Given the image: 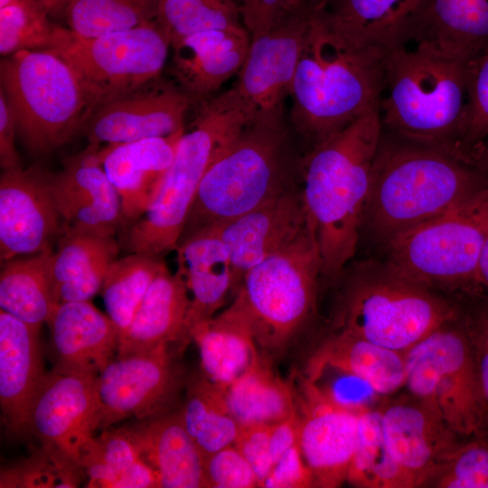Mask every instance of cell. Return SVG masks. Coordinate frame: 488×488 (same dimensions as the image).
I'll list each match as a JSON object with an SVG mask.
<instances>
[{
	"mask_svg": "<svg viewBox=\"0 0 488 488\" xmlns=\"http://www.w3.org/2000/svg\"><path fill=\"white\" fill-rule=\"evenodd\" d=\"M413 39L470 61L488 51V0H428Z\"/></svg>",
	"mask_w": 488,
	"mask_h": 488,
	"instance_id": "31",
	"label": "cell"
},
{
	"mask_svg": "<svg viewBox=\"0 0 488 488\" xmlns=\"http://www.w3.org/2000/svg\"><path fill=\"white\" fill-rule=\"evenodd\" d=\"M346 482L361 488L412 487L387 446L380 408H369L360 414L358 443Z\"/></svg>",
	"mask_w": 488,
	"mask_h": 488,
	"instance_id": "38",
	"label": "cell"
},
{
	"mask_svg": "<svg viewBox=\"0 0 488 488\" xmlns=\"http://www.w3.org/2000/svg\"><path fill=\"white\" fill-rule=\"evenodd\" d=\"M119 244L115 238H103L78 231H62L51 259L53 296L60 286L117 258ZM58 303V302H57Z\"/></svg>",
	"mask_w": 488,
	"mask_h": 488,
	"instance_id": "42",
	"label": "cell"
},
{
	"mask_svg": "<svg viewBox=\"0 0 488 488\" xmlns=\"http://www.w3.org/2000/svg\"><path fill=\"white\" fill-rule=\"evenodd\" d=\"M100 147L89 144L64 160L61 173H52V192L62 231L115 238L121 228V200L103 168Z\"/></svg>",
	"mask_w": 488,
	"mask_h": 488,
	"instance_id": "18",
	"label": "cell"
},
{
	"mask_svg": "<svg viewBox=\"0 0 488 488\" xmlns=\"http://www.w3.org/2000/svg\"><path fill=\"white\" fill-rule=\"evenodd\" d=\"M98 376L46 373L31 412V431L49 455L80 467V452L97 431Z\"/></svg>",
	"mask_w": 488,
	"mask_h": 488,
	"instance_id": "15",
	"label": "cell"
},
{
	"mask_svg": "<svg viewBox=\"0 0 488 488\" xmlns=\"http://www.w3.org/2000/svg\"><path fill=\"white\" fill-rule=\"evenodd\" d=\"M70 0H52V10L56 7H59L62 5H67V3L69 2Z\"/></svg>",
	"mask_w": 488,
	"mask_h": 488,
	"instance_id": "57",
	"label": "cell"
},
{
	"mask_svg": "<svg viewBox=\"0 0 488 488\" xmlns=\"http://www.w3.org/2000/svg\"><path fill=\"white\" fill-rule=\"evenodd\" d=\"M161 488L205 487L203 457L188 434L180 409L135 419L122 427Z\"/></svg>",
	"mask_w": 488,
	"mask_h": 488,
	"instance_id": "26",
	"label": "cell"
},
{
	"mask_svg": "<svg viewBox=\"0 0 488 488\" xmlns=\"http://www.w3.org/2000/svg\"><path fill=\"white\" fill-rule=\"evenodd\" d=\"M80 464L89 480L87 487H159L156 474L123 427H110L93 436L81 449Z\"/></svg>",
	"mask_w": 488,
	"mask_h": 488,
	"instance_id": "32",
	"label": "cell"
},
{
	"mask_svg": "<svg viewBox=\"0 0 488 488\" xmlns=\"http://www.w3.org/2000/svg\"><path fill=\"white\" fill-rule=\"evenodd\" d=\"M487 236L488 186L386 245L384 265L429 289L475 285Z\"/></svg>",
	"mask_w": 488,
	"mask_h": 488,
	"instance_id": "11",
	"label": "cell"
},
{
	"mask_svg": "<svg viewBox=\"0 0 488 488\" xmlns=\"http://www.w3.org/2000/svg\"><path fill=\"white\" fill-rule=\"evenodd\" d=\"M440 326L404 352L411 396L461 437L488 434V407L465 317Z\"/></svg>",
	"mask_w": 488,
	"mask_h": 488,
	"instance_id": "10",
	"label": "cell"
},
{
	"mask_svg": "<svg viewBox=\"0 0 488 488\" xmlns=\"http://www.w3.org/2000/svg\"><path fill=\"white\" fill-rule=\"evenodd\" d=\"M384 75L385 52L353 42L318 6L290 89L294 127L313 145L380 108Z\"/></svg>",
	"mask_w": 488,
	"mask_h": 488,
	"instance_id": "2",
	"label": "cell"
},
{
	"mask_svg": "<svg viewBox=\"0 0 488 488\" xmlns=\"http://www.w3.org/2000/svg\"><path fill=\"white\" fill-rule=\"evenodd\" d=\"M465 322L475 352L483 395L488 407V305L474 309L465 316Z\"/></svg>",
	"mask_w": 488,
	"mask_h": 488,
	"instance_id": "51",
	"label": "cell"
},
{
	"mask_svg": "<svg viewBox=\"0 0 488 488\" xmlns=\"http://www.w3.org/2000/svg\"><path fill=\"white\" fill-rule=\"evenodd\" d=\"M237 0H159L156 22L170 47L192 34L244 26Z\"/></svg>",
	"mask_w": 488,
	"mask_h": 488,
	"instance_id": "40",
	"label": "cell"
},
{
	"mask_svg": "<svg viewBox=\"0 0 488 488\" xmlns=\"http://www.w3.org/2000/svg\"><path fill=\"white\" fill-rule=\"evenodd\" d=\"M475 285L482 286L488 294V236L480 252L475 275Z\"/></svg>",
	"mask_w": 488,
	"mask_h": 488,
	"instance_id": "54",
	"label": "cell"
},
{
	"mask_svg": "<svg viewBox=\"0 0 488 488\" xmlns=\"http://www.w3.org/2000/svg\"><path fill=\"white\" fill-rule=\"evenodd\" d=\"M0 76L16 131L36 154L70 142L98 108L77 71L51 50H22L5 56Z\"/></svg>",
	"mask_w": 488,
	"mask_h": 488,
	"instance_id": "7",
	"label": "cell"
},
{
	"mask_svg": "<svg viewBox=\"0 0 488 488\" xmlns=\"http://www.w3.org/2000/svg\"><path fill=\"white\" fill-rule=\"evenodd\" d=\"M297 413V412H296ZM297 442V414L271 425L269 454L273 465Z\"/></svg>",
	"mask_w": 488,
	"mask_h": 488,
	"instance_id": "53",
	"label": "cell"
},
{
	"mask_svg": "<svg viewBox=\"0 0 488 488\" xmlns=\"http://www.w3.org/2000/svg\"><path fill=\"white\" fill-rule=\"evenodd\" d=\"M205 487H258L257 474L244 455L234 446H226L203 460Z\"/></svg>",
	"mask_w": 488,
	"mask_h": 488,
	"instance_id": "47",
	"label": "cell"
},
{
	"mask_svg": "<svg viewBox=\"0 0 488 488\" xmlns=\"http://www.w3.org/2000/svg\"><path fill=\"white\" fill-rule=\"evenodd\" d=\"M314 485L313 474L302 455L298 442L273 465L261 487L305 488Z\"/></svg>",
	"mask_w": 488,
	"mask_h": 488,
	"instance_id": "50",
	"label": "cell"
},
{
	"mask_svg": "<svg viewBox=\"0 0 488 488\" xmlns=\"http://www.w3.org/2000/svg\"><path fill=\"white\" fill-rule=\"evenodd\" d=\"M329 0H314V2L321 6H324Z\"/></svg>",
	"mask_w": 488,
	"mask_h": 488,
	"instance_id": "59",
	"label": "cell"
},
{
	"mask_svg": "<svg viewBox=\"0 0 488 488\" xmlns=\"http://www.w3.org/2000/svg\"><path fill=\"white\" fill-rule=\"evenodd\" d=\"M83 474L81 467L41 447L19 464L2 469L0 487H77Z\"/></svg>",
	"mask_w": 488,
	"mask_h": 488,
	"instance_id": "43",
	"label": "cell"
},
{
	"mask_svg": "<svg viewBox=\"0 0 488 488\" xmlns=\"http://www.w3.org/2000/svg\"><path fill=\"white\" fill-rule=\"evenodd\" d=\"M52 247L28 258L5 261L0 274V307L40 331L58 303L50 266Z\"/></svg>",
	"mask_w": 488,
	"mask_h": 488,
	"instance_id": "33",
	"label": "cell"
},
{
	"mask_svg": "<svg viewBox=\"0 0 488 488\" xmlns=\"http://www.w3.org/2000/svg\"><path fill=\"white\" fill-rule=\"evenodd\" d=\"M180 346L166 345L117 357L97 379V430L127 418L142 419L174 409L184 382L177 361Z\"/></svg>",
	"mask_w": 488,
	"mask_h": 488,
	"instance_id": "13",
	"label": "cell"
},
{
	"mask_svg": "<svg viewBox=\"0 0 488 488\" xmlns=\"http://www.w3.org/2000/svg\"><path fill=\"white\" fill-rule=\"evenodd\" d=\"M271 425L253 424L240 426L234 446L253 467L261 487L271 471L273 463L269 454Z\"/></svg>",
	"mask_w": 488,
	"mask_h": 488,
	"instance_id": "49",
	"label": "cell"
},
{
	"mask_svg": "<svg viewBox=\"0 0 488 488\" xmlns=\"http://www.w3.org/2000/svg\"><path fill=\"white\" fill-rule=\"evenodd\" d=\"M183 132L100 147L103 168L121 200L122 230L153 204Z\"/></svg>",
	"mask_w": 488,
	"mask_h": 488,
	"instance_id": "23",
	"label": "cell"
},
{
	"mask_svg": "<svg viewBox=\"0 0 488 488\" xmlns=\"http://www.w3.org/2000/svg\"><path fill=\"white\" fill-rule=\"evenodd\" d=\"M166 265L161 257L129 253L110 265L101 287L109 318L118 331V339L130 325L149 286Z\"/></svg>",
	"mask_w": 488,
	"mask_h": 488,
	"instance_id": "37",
	"label": "cell"
},
{
	"mask_svg": "<svg viewBox=\"0 0 488 488\" xmlns=\"http://www.w3.org/2000/svg\"><path fill=\"white\" fill-rule=\"evenodd\" d=\"M350 279L340 312L342 331L405 352L445 324L457 307L431 289L391 272L363 266Z\"/></svg>",
	"mask_w": 488,
	"mask_h": 488,
	"instance_id": "8",
	"label": "cell"
},
{
	"mask_svg": "<svg viewBox=\"0 0 488 488\" xmlns=\"http://www.w3.org/2000/svg\"><path fill=\"white\" fill-rule=\"evenodd\" d=\"M169 48L165 34L155 20L89 38L64 28L51 51L77 71L99 107L156 81Z\"/></svg>",
	"mask_w": 488,
	"mask_h": 488,
	"instance_id": "12",
	"label": "cell"
},
{
	"mask_svg": "<svg viewBox=\"0 0 488 488\" xmlns=\"http://www.w3.org/2000/svg\"><path fill=\"white\" fill-rule=\"evenodd\" d=\"M175 250L178 271L192 292L182 340L184 348L193 330L212 319L224 303L232 287V263L216 225L183 234Z\"/></svg>",
	"mask_w": 488,
	"mask_h": 488,
	"instance_id": "25",
	"label": "cell"
},
{
	"mask_svg": "<svg viewBox=\"0 0 488 488\" xmlns=\"http://www.w3.org/2000/svg\"><path fill=\"white\" fill-rule=\"evenodd\" d=\"M486 186L473 164L382 127L361 230L385 247Z\"/></svg>",
	"mask_w": 488,
	"mask_h": 488,
	"instance_id": "1",
	"label": "cell"
},
{
	"mask_svg": "<svg viewBox=\"0 0 488 488\" xmlns=\"http://www.w3.org/2000/svg\"><path fill=\"white\" fill-rule=\"evenodd\" d=\"M466 86L468 100L465 153L467 162L471 164L473 154L488 137V51L469 61Z\"/></svg>",
	"mask_w": 488,
	"mask_h": 488,
	"instance_id": "46",
	"label": "cell"
},
{
	"mask_svg": "<svg viewBox=\"0 0 488 488\" xmlns=\"http://www.w3.org/2000/svg\"><path fill=\"white\" fill-rule=\"evenodd\" d=\"M468 62L417 39L386 51L380 100L382 127L468 163Z\"/></svg>",
	"mask_w": 488,
	"mask_h": 488,
	"instance_id": "4",
	"label": "cell"
},
{
	"mask_svg": "<svg viewBox=\"0 0 488 488\" xmlns=\"http://www.w3.org/2000/svg\"><path fill=\"white\" fill-rule=\"evenodd\" d=\"M46 324L52 334L54 371L99 376L116 358L118 331L109 316L89 301L58 304Z\"/></svg>",
	"mask_w": 488,
	"mask_h": 488,
	"instance_id": "24",
	"label": "cell"
},
{
	"mask_svg": "<svg viewBox=\"0 0 488 488\" xmlns=\"http://www.w3.org/2000/svg\"><path fill=\"white\" fill-rule=\"evenodd\" d=\"M49 7L35 0H20L0 8V53L10 55L22 50H52L65 27L48 17Z\"/></svg>",
	"mask_w": 488,
	"mask_h": 488,
	"instance_id": "41",
	"label": "cell"
},
{
	"mask_svg": "<svg viewBox=\"0 0 488 488\" xmlns=\"http://www.w3.org/2000/svg\"><path fill=\"white\" fill-rule=\"evenodd\" d=\"M35 1H40V2L44 3L49 7L50 11L52 10V0H35Z\"/></svg>",
	"mask_w": 488,
	"mask_h": 488,
	"instance_id": "58",
	"label": "cell"
},
{
	"mask_svg": "<svg viewBox=\"0 0 488 488\" xmlns=\"http://www.w3.org/2000/svg\"><path fill=\"white\" fill-rule=\"evenodd\" d=\"M39 333L0 311V407L5 431L16 438L32 434L31 412L44 373Z\"/></svg>",
	"mask_w": 488,
	"mask_h": 488,
	"instance_id": "22",
	"label": "cell"
},
{
	"mask_svg": "<svg viewBox=\"0 0 488 488\" xmlns=\"http://www.w3.org/2000/svg\"><path fill=\"white\" fill-rule=\"evenodd\" d=\"M251 35L245 26L192 34L174 44L171 71L192 99L204 98L238 73Z\"/></svg>",
	"mask_w": 488,
	"mask_h": 488,
	"instance_id": "27",
	"label": "cell"
},
{
	"mask_svg": "<svg viewBox=\"0 0 488 488\" xmlns=\"http://www.w3.org/2000/svg\"><path fill=\"white\" fill-rule=\"evenodd\" d=\"M286 135L284 117L248 123L204 174L183 234L223 224L290 187Z\"/></svg>",
	"mask_w": 488,
	"mask_h": 488,
	"instance_id": "6",
	"label": "cell"
},
{
	"mask_svg": "<svg viewBox=\"0 0 488 488\" xmlns=\"http://www.w3.org/2000/svg\"><path fill=\"white\" fill-rule=\"evenodd\" d=\"M241 20L250 35L267 32L311 5L314 0H237Z\"/></svg>",
	"mask_w": 488,
	"mask_h": 488,
	"instance_id": "48",
	"label": "cell"
},
{
	"mask_svg": "<svg viewBox=\"0 0 488 488\" xmlns=\"http://www.w3.org/2000/svg\"><path fill=\"white\" fill-rule=\"evenodd\" d=\"M428 0H329L330 23L353 42L384 52L416 33Z\"/></svg>",
	"mask_w": 488,
	"mask_h": 488,
	"instance_id": "28",
	"label": "cell"
},
{
	"mask_svg": "<svg viewBox=\"0 0 488 488\" xmlns=\"http://www.w3.org/2000/svg\"><path fill=\"white\" fill-rule=\"evenodd\" d=\"M380 417L387 446L412 487L427 486L462 443L436 411L413 396L380 408Z\"/></svg>",
	"mask_w": 488,
	"mask_h": 488,
	"instance_id": "19",
	"label": "cell"
},
{
	"mask_svg": "<svg viewBox=\"0 0 488 488\" xmlns=\"http://www.w3.org/2000/svg\"><path fill=\"white\" fill-rule=\"evenodd\" d=\"M156 81L99 106L82 129L89 144L101 146L183 132L192 99L178 86Z\"/></svg>",
	"mask_w": 488,
	"mask_h": 488,
	"instance_id": "17",
	"label": "cell"
},
{
	"mask_svg": "<svg viewBox=\"0 0 488 488\" xmlns=\"http://www.w3.org/2000/svg\"><path fill=\"white\" fill-rule=\"evenodd\" d=\"M192 340L199 348L203 375L223 389L260 362L250 329L230 306L197 326Z\"/></svg>",
	"mask_w": 488,
	"mask_h": 488,
	"instance_id": "30",
	"label": "cell"
},
{
	"mask_svg": "<svg viewBox=\"0 0 488 488\" xmlns=\"http://www.w3.org/2000/svg\"><path fill=\"white\" fill-rule=\"evenodd\" d=\"M253 119L252 110L234 87L202 104L191 130L179 139L153 204L123 230L128 253L162 257L176 249L204 174Z\"/></svg>",
	"mask_w": 488,
	"mask_h": 488,
	"instance_id": "5",
	"label": "cell"
},
{
	"mask_svg": "<svg viewBox=\"0 0 488 488\" xmlns=\"http://www.w3.org/2000/svg\"><path fill=\"white\" fill-rule=\"evenodd\" d=\"M307 223L302 192L290 186L259 207L216 225L231 258V289L237 293L251 267L290 245Z\"/></svg>",
	"mask_w": 488,
	"mask_h": 488,
	"instance_id": "21",
	"label": "cell"
},
{
	"mask_svg": "<svg viewBox=\"0 0 488 488\" xmlns=\"http://www.w3.org/2000/svg\"><path fill=\"white\" fill-rule=\"evenodd\" d=\"M320 273L319 245L308 217L296 240L247 272L230 307L247 323L257 343L277 348L308 316Z\"/></svg>",
	"mask_w": 488,
	"mask_h": 488,
	"instance_id": "9",
	"label": "cell"
},
{
	"mask_svg": "<svg viewBox=\"0 0 488 488\" xmlns=\"http://www.w3.org/2000/svg\"><path fill=\"white\" fill-rule=\"evenodd\" d=\"M317 5L251 36L246 59L233 86L254 113V119L284 117L311 18Z\"/></svg>",
	"mask_w": 488,
	"mask_h": 488,
	"instance_id": "14",
	"label": "cell"
},
{
	"mask_svg": "<svg viewBox=\"0 0 488 488\" xmlns=\"http://www.w3.org/2000/svg\"><path fill=\"white\" fill-rule=\"evenodd\" d=\"M179 409L203 460L234 445L240 425L228 409L224 389L204 375L189 380L185 400Z\"/></svg>",
	"mask_w": 488,
	"mask_h": 488,
	"instance_id": "35",
	"label": "cell"
},
{
	"mask_svg": "<svg viewBox=\"0 0 488 488\" xmlns=\"http://www.w3.org/2000/svg\"><path fill=\"white\" fill-rule=\"evenodd\" d=\"M190 305L182 274L165 266L154 279L134 318L118 339L117 357L143 353L166 345H182Z\"/></svg>",
	"mask_w": 488,
	"mask_h": 488,
	"instance_id": "29",
	"label": "cell"
},
{
	"mask_svg": "<svg viewBox=\"0 0 488 488\" xmlns=\"http://www.w3.org/2000/svg\"><path fill=\"white\" fill-rule=\"evenodd\" d=\"M159 0H70L65 13L81 37L128 30L156 20Z\"/></svg>",
	"mask_w": 488,
	"mask_h": 488,
	"instance_id": "39",
	"label": "cell"
},
{
	"mask_svg": "<svg viewBox=\"0 0 488 488\" xmlns=\"http://www.w3.org/2000/svg\"><path fill=\"white\" fill-rule=\"evenodd\" d=\"M381 131L380 108L372 109L313 145L300 162L301 192L328 277L355 254Z\"/></svg>",
	"mask_w": 488,
	"mask_h": 488,
	"instance_id": "3",
	"label": "cell"
},
{
	"mask_svg": "<svg viewBox=\"0 0 488 488\" xmlns=\"http://www.w3.org/2000/svg\"><path fill=\"white\" fill-rule=\"evenodd\" d=\"M307 380L332 403L357 412L372 408L373 402L380 396L361 378L313 359Z\"/></svg>",
	"mask_w": 488,
	"mask_h": 488,
	"instance_id": "44",
	"label": "cell"
},
{
	"mask_svg": "<svg viewBox=\"0 0 488 488\" xmlns=\"http://www.w3.org/2000/svg\"><path fill=\"white\" fill-rule=\"evenodd\" d=\"M313 360L352 372L367 381L380 395L393 393L405 386L404 352L343 331L324 343Z\"/></svg>",
	"mask_w": 488,
	"mask_h": 488,
	"instance_id": "34",
	"label": "cell"
},
{
	"mask_svg": "<svg viewBox=\"0 0 488 488\" xmlns=\"http://www.w3.org/2000/svg\"><path fill=\"white\" fill-rule=\"evenodd\" d=\"M488 434L462 442L428 485L438 488H486Z\"/></svg>",
	"mask_w": 488,
	"mask_h": 488,
	"instance_id": "45",
	"label": "cell"
},
{
	"mask_svg": "<svg viewBox=\"0 0 488 488\" xmlns=\"http://www.w3.org/2000/svg\"><path fill=\"white\" fill-rule=\"evenodd\" d=\"M297 413V442L315 486L335 488L347 479L359 437L360 414L341 408L305 380ZM364 411V410H363Z\"/></svg>",
	"mask_w": 488,
	"mask_h": 488,
	"instance_id": "20",
	"label": "cell"
},
{
	"mask_svg": "<svg viewBox=\"0 0 488 488\" xmlns=\"http://www.w3.org/2000/svg\"><path fill=\"white\" fill-rule=\"evenodd\" d=\"M231 416L240 426L275 424L296 415L290 386L259 362L224 389Z\"/></svg>",
	"mask_w": 488,
	"mask_h": 488,
	"instance_id": "36",
	"label": "cell"
},
{
	"mask_svg": "<svg viewBox=\"0 0 488 488\" xmlns=\"http://www.w3.org/2000/svg\"><path fill=\"white\" fill-rule=\"evenodd\" d=\"M16 123L6 97L0 90V165L3 171L22 168L19 155L14 146Z\"/></svg>",
	"mask_w": 488,
	"mask_h": 488,
	"instance_id": "52",
	"label": "cell"
},
{
	"mask_svg": "<svg viewBox=\"0 0 488 488\" xmlns=\"http://www.w3.org/2000/svg\"><path fill=\"white\" fill-rule=\"evenodd\" d=\"M20 0H0V8L7 7L16 4Z\"/></svg>",
	"mask_w": 488,
	"mask_h": 488,
	"instance_id": "56",
	"label": "cell"
},
{
	"mask_svg": "<svg viewBox=\"0 0 488 488\" xmlns=\"http://www.w3.org/2000/svg\"><path fill=\"white\" fill-rule=\"evenodd\" d=\"M471 164L488 174V137L477 147L471 158Z\"/></svg>",
	"mask_w": 488,
	"mask_h": 488,
	"instance_id": "55",
	"label": "cell"
},
{
	"mask_svg": "<svg viewBox=\"0 0 488 488\" xmlns=\"http://www.w3.org/2000/svg\"><path fill=\"white\" fill-rule=\"evenodd\" d=\"M52 173L41 166L3 171L0 176V258L35 254L52 247L62 221L54 201Z\"/></svg>",
	"mask_w": 488,
	"mask_h": 488,
	"instance_id": "16",
	"label": "cell"
}]
</instances>
